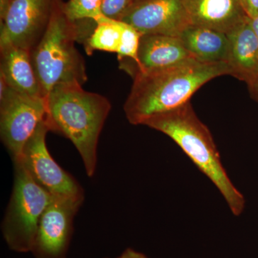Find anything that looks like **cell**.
<instances>
[{
    "label": "cell",
    "instance_id": "obj_8",
    "mask_svg": "<svg viewBox=\"0 0 258 258\" xmlns=\"http://www.w3.org/2000/svg\"><path fill=\"white\" fill-rule=\"evenodd\" d=\"M83 202L53 197L42 214L30 253L35 258H66L74 221Z\"/></svg>",
    "mask_w": 258,
    "mask_h": 258
},
{
    "label": "cell",
    "instance_id": "obj_22",
    "mask_svg": "<svg viewBox=\"0 0 258 258\" xmlns=\"http://www.w3.org/2000/svg\"><path fill=\"white\" fill-rule=\"evenodd\" d=\"M248 87L251 96L258 102V79Z\"/></svg>",
    "mask_w": 258,
    "mask_h": 258
},
{
    "label": "cell",
    "instance_id": "obj_11",
    "mask_svg": "<svg viewBox=\"0 0 258 258\" xmlns=\"http://www.w3.org/2000/svg\"><path fill=\"white\" fill-rule=\"evenodd\" d=\"M193 58L185 49L179 37L146 35L141 37L138 55L132 63L120 62V67L132 76L137 73L149 72L171 67ZM121 60V59H119Z\"/></svg>",
    "mask_w": 258,
    "mask_h": 258
},
{
    "label": "cell",
    "instance_id": "obj_16",
    "mask_svg": "<svg viewBox=\"0 0 258 258\" xmlns=\"http://www.w3.org/2000/svg\"><path fill=\"white\" fill-rule=\"evenodd\" d=\"M96 27L92 33L86 40L85 47L89 55L94 50L118 53L123 23L102 16L96 21Z\"/></svg>",
    "mask_w": 258,
    "mask_h": 258
},
{
    "label": "cell",
    "instance_id": "obj_23",
    "mask_svg": "<svg viewBox=\"0 0 258 258\" xmlns=\"http://www.w3.org/2000/svg\"><path fill=\"white\" fill-rule=\"evenodd\" d=\"M249 23L258 40V15L254 18H249Z\"/></svg>",
    "mask_w": 258,
    "mask_h": 258
},
{
    "label": "cell",
    "instance_id": "obj_1",
    "mask_svg": "<svg viewBox=\"0 0 258 258\" xmlns=\"http://www.w3.org/2000/svg\"><path fill=\"white\" fill-rule=\"evenodd\" d=\"M225 75H230L226 62L207 63L195 58L164 69L137 73L123 106L125 117L132 124L144 125L154 115L188 103L202 86Z\"/></svg>",
    "mask_w": 258,
    "mask_h": 258
},
{
    "label": "cell",
    "instance_id": "obj_15",
    "mask_svg": "<svg viewBox=\"0 0 258 258\" xmlns=\"http://www.w3.org/2000/svg\"><path fill=\"white\" fill-rule=\"evenodd\" d=\"M179 37L185 49L195 60L207 63L227 61L229 39L224 32L189 25Z\"/></svg>",
    "mask_w": 258,
    "mask_h": 258
},
{
    "label": "cell",
    "instance_id": "obj_7",
    "mask_svg": "<svg viewBox=\"0 0 258 258\" xmlns=\"http://www.w3.org/2000/svg\"><path fill=\"white\" fill-rule=\"evenodd\" d=\"M46 99L17 92L10 87L0 98V136L13 161L46 118Z\"/></svg>",
    "mask_w": 258,
    "mask_h": 258
},
{
    "label": "cell",
    "instance_id": "obj_24",
    "mask_svg": "<svg viewBox=\"0 0 258 258\" xmlns=\"http://www.w3.org/2000/svg\"><path fill=\"white\" fill-rule=\"evenodd\" d=\"M11 1H13V0H11Z\"/></svg>",
    "mask_w": 258,
    "mask_h": 258
},
{
    "label": "cell",
    "instance_id": "obj_9",
    "mask_svg": "<svg viewBox=\"0 0 258 258\" xmlns=\"http://www.w3.org/2000/svg\"><path fill=\"white\" fill-rule=\"evenodd\" d=\"M57 0H13L1 21L0 47L14 45L31 51L50 23Z\"/></svg>",
    "mask_w": 258,
    "mask_h": 258
},
{
    "label": "cell",
    "instance_id": "obj_5",
    "mask_svg": "<svg viewBox=\"0 0 258 258\" xmlns=\"http://www.w3.org/2000/svg\"><path fill=\"white\" fill-rule=\"evenodd\" d=\"M14 163V181L1 224L2 235L11 250L31 251L39 222L53 197L29 175L20 160Z\"/></svg>",
    "mask_w": 258,
    "mask_h": 258
},
{
    "label": "cell",
    "instance_id": "obj_14",
    "mask_svg": "<svg viewBox=\"0 0 258 258\" xmlns=\"http://www.w3.org/2000/svg\"><path fill=\"white\" fill-rule=\"evenodd\" d=\"M0 76L8 86L17 92L45 98L32 64L31 51L14 45L0 47Z\"/></svg>",
    "mask_w": 258,
    "mask_h": 258
},
{
    "label": "cell",
    "instance_id": "obj_4",
    "mask_svg": "<svg viewBox=\"0 0 258 258\" xmlns=\"http://www.w3.org/2000/svg\"><path fill=\"white\" fill-rule=\"evenodd\" d=\"M63 1L57 0L45 32L31 50L34 69L47 98L56 86L62 83L84 84L87 81L86 66L75 42L88 30H93V20L71 21L64 14Z\"/></svg>",
    "mask_w": 258,
    "mask_h": 258
},
{
    "label": "cell",
    "instance_id": "obj_10",
    "mask_svg": "<svg viewBox=\"0 0 258 258\" xmlns=\"http://www.w3.org/2000/svg\"><path fill=\"white\" fill-rule=\"evenodd\" d=\"M120 20L142 35L179 37L190 25L183 0H134Z\"/></svg>",
    "mask_w": 258,
    "mask_h": 258
},
{
    "label": "cell",
    "instance_id": "obj_21",
    "mask_svg": "<svg viewBox=\"0 0 258 258\" xmlns=\"http://www.w3.org/2000/svg\"><path fill=\"white\" fill-rule=\"evenodd\" d=\"M115 258H151L147 254L143 253V252H139L138 250H136L132 247H128L124 249L123 252H121L118 256V257Z\"/></svg>",
    "mask_w": 258,
    "mask_h": 258
},
{
    "label": "cell",
    "instance_id": "obj_18",
    "mask_svg": "<svg viewBox=\"0 0 258 258\" xmlns=\"http://www.w3.org/2000/svg\"><path fill=\"white\" fill-rule=\"evenodd\" d=\"M123 23L121 40L117 53L118 55V59H125L132 62H136L137 60L139 44L142 35L128 24L124 22Z\"/></svg>",
    "mask_w": 258,
    "mask_h": 258
},
{
    "label": "cell",
    "instance_id": "obj_20",
    "mask_svg": "<svg viewBox=\"0 0 258 258\" xmlns=\"http://www.w3.org/2000/svg\"><path fill=\"white\" fill-rule=\"evenodd\" d=\"M244 13L249 18L258 15V0H240Z\"/></svg>",
    "mask_w": 258,
    "mask_h": 258
},
{
    "label": "cell",
    "instance_id": "obj_17",
    "mask_svg": "<svg viewBox=\"0 0 258 258\" xmlns=\"http://www.w3.org/2000/svg\"><path fill=\"white\" fill-rule=\"evenodd\" d=\"M103 0H69L62 4L64 14L71 21L91 20L96 22L102 16Z\"/></svg>",
    "mask_w": 258,
    "mask_h": 258
},
{
    "label": "cell",
    "instance_id": "obj_13",
    "mask_svg": "<svg viewBox=\"0 0 258 258\" xmlns=\"http://www.w3.org/2000/svg\"><path fill=\"white\" fill-rule=\"evenodd\" d=\"M190 25L228 33L247 17L240 0H183Z\"/></svg>",
    "mask_w": 258,
    "mask_h": 258
},
{
    "label": "cell",
    "instance_id": "obj_3",
    "mask_svg": "<svg viewBox=\"0 0 258 258\" xmlns=\"http://www.w3.org/2000/svg\"><path fill=\"white\" fill-rule=\"evenodd\" d=\"M144 125L172 139L216 186L231 212L236 217L242 215L245 208V199L231 181L211 132L199 118L189 102L170 111L154 115Z\"/></svg>",
    "mask_w": 258,
    "mask_h": 258
},
{
    "label": "cell",
    "instance_id": "obj_25",
    "mask_svg": "<svg viewBox=\"0 0 258 258\" xmlns=\"http://www.w3.org/2000/svg\"><path fill=\"white\" fill-rule=\"evenodd\" d=\"M105 258H108V257H105Z\"/></svg>",
    "mask_w": 258,
    "mask_h": 258
},
{
    "label": "cell",
    "instance_id": "obj_6",
    "mask_svg": "<svg viewBox=\"0 0 258 258\" xmlns=\"http://www.w3.org/2000/svg\"><path fill=\"white\" fill-rule=\"evenodd\" d=\"M49 132L45 119L25 144L18 160L36 184L52 197L84 203V190L81 185L56 162L47 149L46 136Z\"/></svg>",
    "mask_w": 258,
    "mask_h": 258
},
{
    "label": "cell",
    "instance_id": "obj_12",
    "mask_svg": "<svg viewBox=\"0 0 258 258\" xmlns=\"http://www.w3.org/2000/svg\"><path fill=\"white\" fill-rule=\"evenodd\" d=\"M227 35L229 50L226 63L230 76L250 86L258 79V40L249 18L246 17Z\"/></svg>",
    "mask_w": 258,
    "mask_h": 258
},
{
    "label": "cell",
    "instance_id": "obj_19",
    "mask_svg": "<svg viewBox=\"0 0 258 258\" xmlns=\"http://www.w3.org/2000/svg\"><path fill=\"white\" fill-rule=\"evenodd\" d=\"M134 0H103L102 13L107 18L120 20Z\"/></svg>",
    "mask_w": 258,
    "mask_h": 258
},
{
    "label": "cell",
    "instance_id": "obj_2",
    "mask_svg": "<svg viewBox=\"0 0 258 258\" xmlns=\"http://www.w3.org/2000/svg\"><path fill=\"white\" fill-rule=\"evenodd\" d=\"M50 132L69 139L79 152L88 177L96 174L98 140L111 110L110 101L85 91L78 83L56 86L46 98Z\"/></svg>",
    "mask_w": 258,
    "mask_h": 258
}]
</instances>
